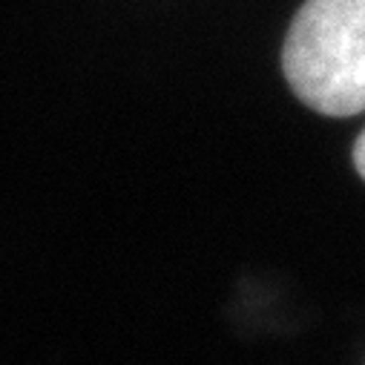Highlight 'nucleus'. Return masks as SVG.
Returning <instances> with one entry per match:
<instances>
[{"label":"nucleus","mask_w":365,"mask_h":365,"mask_svg":"<svg viewBox=\"0 0 365 365\" xmlns=\"http://www.w3.org/2000/svg\"><path fill=\"white\" fill-rule=\"evenodd\" d=\"M282 69L314 113L348 118L365 110V0H305L297 12Z\"/></svg>","instance_id":"f257e3e1"},{"label":"nucleus","mask_w":365,"mask_h":365,"mask_svg":"<svg viewBox=\"0 0 365 365\" xmlns=\"http://www.w3.org/2000/svg\"><path fill=\"white\" fill-rule=\"evenodd\" d=\"M354 167H356V173L365 178V130H362V135H359L356 144H354Z\"/></svg>","instance_id":"f03ea898"}]
</instances>
